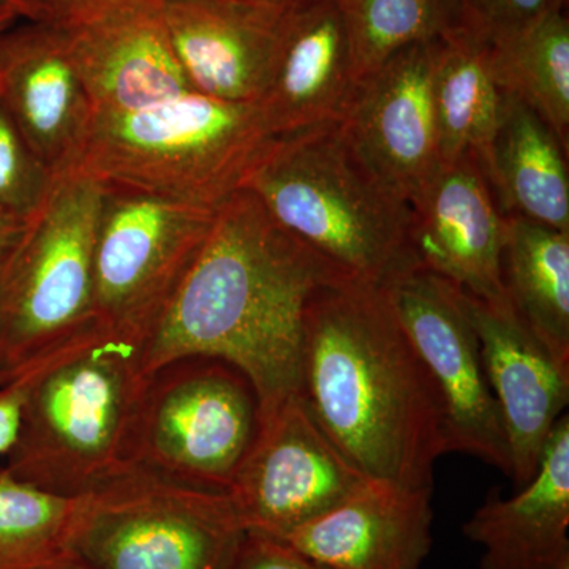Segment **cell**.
<instances>
[{
	"instance_id": "6da1fadb",
	"label": "cell",
	"mask_w": 569,
	"mask_h": 569,
	"mask_svg": "<svg viewBox=\"0 0 569 569\" xmlns=\"http://www.w3.org/2000/svg\"><path fill=\"white\" fill-rule=\"evenodd\" d=\"M346 277L284 230L249 189L217 211L203 249L144 343L148 376L190 356L222 359L257 392L260 413L301 395L305 316Z\"/></svg>"
},
{
	"instance_id": "7a4b0ae2",
	"label": "cell",
	"mask_w": 569,
	"mask_h": 569,
	"mask_svg": "<svg viewBox=\"0 0 569 569\" xmlns=\"http://www.w3.org/2000/svg\"><path fill=\"white\" fill-rule=\"evenodd\" d=\"M301 396L365 477L432 489L448 452L443 407L383 287L340 277L312 296Z\"/></svg>"
},
{
	"instance_id": "3957f363",
	"label": "cell",
	"mask_w": 569,
	"mask_h": 569,
	"mask_svg": "<svg viewBox=\"0 0 569 569\" xmlns=\"http://www.w3.org/2000/svg\"><path fill=\"white\" fill-rule=\"evenodd\" d=\"M144 337L93 318L62 340L29 392L6 470L62 496H84L132 463L144 395Z\"/></svg>"
},
{
	"instance_id": "277c9868",
	"label": "cell",
	"mask_w": 569,
	"mask_h": 569,
	"mask_svg": "<svg viewBox=\"0 0 569 569\" xmlns=\"http://www.w3.org/2000/svg\"><path fill=\"white\" fill-rule=\"evenodd\" d=\"M244 189L342 276L385 287L418 268L410 204L372 173L340 122L276 138Z\"/></svg>"
},
{
	"instance_id": "5b68a950",
	"label": "cell",
	"mask_w": 569,
	"mask_h": 569,
	"mask_svg": "<svg viewBox=\"0 0 569 569\" xmlns=\"http://www.w3.org/2000/svg\"><path fill=\"white\" fill-rule=\"evenodd\" d=\"M260 103L187 92L129 112H96L78 171L179 203L220 209L274 142Z\"/></svg>"
},
{
	"instance_id": "8992f818",
	"label": "cell",
	"mask_w": 569,
	"mask_h": 569,
	"mask_svg": "<svg viewBox=\"0 0 569 569\" xmlns=\"http://www.w3.org/2000/svg\"><path fill=\"white\" fill-rule=\"evenodd\" d=\"M102 198V183L81 171L56 179L0 260V373L32 361L96 318Z\"/></svg>"
},
{
	"instance_id": "52a82bcc",
	"label": "cell",
	"mask_w": 569,
	"mask_h": 569,
	"mask_svg": "<svg viewBox=\"0 0 569 569\" xmlns=\"http://www.w3.org/2000/svg\"><path fill=\"white\" fill-rule=\"evenodd\" d=\"M244 531L227 492L130 463L84 493L71 552L93 569H224Z\"/></svg>"
},
{
	"instance_id": "ba28073f",
	"label": "cell",
	"mask_w": 569,
	"mask_h": 569,
	"mask_svg": "<svg viewBox=\"0 0 569 569\" xmlns=\"http://www.w3.org/2000/svg\"><path fill=\"white\" fill-rule=\"evenodd\" d=\"M260 422L249 378L222 359L190 356L148 378L132 463L192 488L228 492Z\"/></svg>"
},
{
	"instance_id": "9c48e42d",
	"label": "cell",
	"mask_w": 569,
	"mask_h": 569,
	"mask_svg": "<svg viewBox=\"0 0 569 569\" xmlns=\"http://www.w3.org/2000/svg\"><path fill=\"white\" fill-rule=\"evenodd\" d=\"M217 211L103 186L93 258L96 317L148 340L203 249Z\"/></svg>"
},
{
	"instance_id": "30bf717a",
	"label": "cell",
	"mask_w": 569,
	"mask_h": 569,
	"mask_svg": "<svg viewBox=\"0 0 569 569\" xmlns=\"http://www.w3.org/2000/svg\"><path fill=\"white\" fill-rule=\"evenodd\" d=\"M383 288L440 397L448 452L473 456L509 477L503 417L460 288L421 268Z\"/></svg>"
},
{
	"instance_id": "8fae6325",
	"label": "cell",
	"mask_w": 569,
	"mask_h": 569,
	"mask_svg": "<svg viewBox=\"0 0 569 569\" xmlns=\"http://www.w3.org/2000/svg\"><path fill=\"white\" fill-rule=\"evenodd\" d=\"M369 481L296 395L260 413L257 436L227 493L244 530L283 538Z\"/></svg>"
},
{
	"instance_id": "7c38bea8",
	"label": "cell",
	"mask_w": 569,
	"mask_h": 569,
	"mask_svg": "<svg viewBox=\"0 0 569 569\" xmlns=\"http://www.w3.org/2000/svg\"><path fill=\"white\" fill-rule=\"evenodd\" d=\"M460 293L503 417L509 478L520 489L537 473L553 427L568 407L569 370L557 365L507 295L485 299Z\"/></svg>"
},
{
	"instance_id": "4fadbf2b",
	"label": "cell",
	"mask_w": 569,
	"mask_h": 569,
	"mask_svg": "<svg viewBox=\"0 0 569 569\" xmlns=\"http://www.w3.org/2000/svg\"><path fill=\"white\" fill-rule=\"evenodd\" d=\"M54 26L96 112L142 110L193 91L159 0L121 3Z\"/></svg>"
},
{
	"instance_id": "5bb4252c",
	"label": "cell",
	"mask_w": 569,
	"mask_h": 569,
	"mask_svg": "<svg viewBox=\"0 0 569 569\" xmlns=\"http://www.w3.org/2000/svg\"><path fill=\"white\" fill-rule=\"evenodd\" d=\"M440 40L397 52L359 82L340 122L367 167L408 204L438 167L432 78Z\"/></svg>"
},
{
	"instance_id": "9a60e30c",
	"label": "cell",
	"mask_w": 569,
	"mask_h": 569,
	"mask_svg": "<svg viewBox=\"0 0 569 569\" xmlns=\"http://www.w3.org/2000/svg\"><path fill=\"white\" fill-rule=\"evenodd\" d=\"M410 208L418 268L478 298L507 295L501 279L507 216L477 153L438 163Z\"/></svg>"
},
{
	"instance_id": "2e32d148",
	"label": "cell",
	"mask_w": 569,
	"mask_h": 569,
	"mask_svg": "<svg viewBox=\"0 0 569 569\" xmlns=\"http://www.w3.org/2000/svg\"><path fill=\"white\" fill-rule=\"evenodd\" d=\"M0 103L56 179L78 171L96 110L54 24L0 37Z\"/></svg>"
},
{
	"instance_id": "e0dca14e",
	"label": "cell",
	"mask_w": 569,
	"mask_h": 569,
	"mask_svg": "<svg viewBox=\"0 0 569 569\" xmlns=\"http://www.w3.org/2000/svg\"><path fill=\"white\" fill-rule=\"evenodd\" d=\"M162 14L194 92L231 103L263 99L279 62L288 10L244 0H162Z\"/></svg>"
},
{
	"instance_id": "ac0fdd59",
	"label": "cell",
	"mask_w": 569,
	"mask_h": 569,
	"mask_svg": "<svg viewBox=\"0 0 569 569\" xmlns=\"http://www.w3.org/2000/svg\"><path fill=\"white\" fill-rule=\"evenodd\" d=\"M432 489L372 481L280 538L328 569H421L432 548Z\"/></svg>"
},
{
	"instance_id": "d6986e66",
	"label": "cell",
	"mask_w": 569,
	"mask_h": 569,
	"mask_svg": "<svg viewBox=\"0 0 569 569\" xmlns=\"http://www.w3.org/2000/svg\"><path fill=\"white\" fill-rule=\"evenodd\" d=\"M358 89L350 37L336 0H309L288 10L274 78L258 102L274 137L342 122Z\"/></svg>"
},
{
	"instance_id": "ffe728a7",
	"label": "cell",
	"mask_w": 569,
	"mask_h": 569,
	"mask_svg": "<svg viewBox=\"0 0 569 569\" xmlns=\"http://www.w3.org/2000/svg\"><path fill=\"white\" fill-rule=\"evenodd\" d=\"M569 419L553 427L535 477L516 496L490 493L463 526L482 548L479 569L569 565Z\"/></svg>"
},
{
	"instance_id": "44dd1931",
	"label": "cell",
	"mask_w": 569,
	"mask_h": 569,
	"mask_svg": "<svg viewBox=\"0 0 569 569\" xmlns=\"http://www.w3.org/2000/svg\"><path fill=\"white\" fill-rule=\"evenodd\" d=\"M567 146L511 93L478 160L505 216L526 217L569 233Z\"/></svg>"
},
{
	"instance_id": "7402d4cb",
	"label": "cell",
	"mask_w": 569,
	"mask_h": 569,
	"mask_svg": "<svg viewBox=\"0 0 569 569\" xmlns=\"http://www.w3.org/2000/svg\"><path fill=\"white\" fill-rule=\"evenodd\" d=\"M501 279L523 323L569 370V233L507 216Z\"/></svg>"
},
{
	"instance_id": "603a6c76",
	"label": "cell",
	"mask_w": 569,
	"mask_h": 569,
	"mask_svg": "<svg viewBox=\"0 0 569 569\" xmlns=\"http://www.w3.org/2000/svg\"><path fill=\"white\" fill-rule=\"evenodd\" d=\"M438 163L482 153L496 132L503 91L496 80L490 43L466 26L438 43L432 78Z\"/></svg>"
},
{
	"instance_id": "cb8c5ba5",
	"label": "cell",
	"mask_w": 569,
	"mask_h": 569,
	"mask_svg": "<svg viewBox=\"0 0 569 569\" xmlns=\"http://www.w3.org/2000/svg\"><path fill=\"white\" fill-rule=\"evenodd\" d=\"M501 91L537 112L568 148L569 21L563 9L548 11L526 31L490 44Z\"/></svg>"
},
{
	"instance_id": "d4e9b609",
	"label": "cell",
	"mask_w": 569,
	"mask_h": 569,
	"mask_svg": "<svg viewBox=\"0 0 569 569\" xmlns=\"http://www.w3.org/2000/svg\"><path fill=\"white\" fill-rule=\"evenodd\" d=\"M359 82L397 52L468 26L463 0H336Z\"/></svg>"
},
{
	"instance_id": "484cf974",
	"label": "cell",
	"mask_w": 569,
	"mask_h": 569,
	"mask_svg": "<svg viewBox=\"0 0 569 569\" xmlns=\"http://www.w3.org/2000/svg\"><path fill=\"white\" fill-rule=\"evenodd\" d=\"M84 496H62L0 470V569H43L73 556Z\"/></svg>"
},
{
	"instance_id": "4316f807",
	"label": "cell",
	"mask_w": 569,
	"mask_h": 569,
	"mask_svg": "<svg viewBox=\"0 0 569 569\" xmlns=\"http://www.w3.org/2000/svg\"><path fill=\"white\" fill-rule=\"evenodd\" d=\"M54 181L0 103V213L28 222Z\"/></svg>"
},
{
	"instance_id": "83f0119b",
	"label": "cell",
	"mask_w": 569,
	"mask_h": 569,
	"mask_svg": "<svg viewBox=\"0 0 569 569\" xmlns=\"http://www.w3.org/2000/svg\"><path fill=\"white\" fill-rule=\"evenodd\" d=\"M567 0H466L468 26L490 44L526 31L548 11L563 9Z\"/></svg>"
},
{
	"instance_id": "f1b7e54d",
	"label": "cell",
	"mask_w": 569,
	"mask_h": 569,
	"mask_svg": "<svg viewBox=\"0 0 569 569\" xmlns=\"http://www.w3.org/2000/svg\"><path fill=\"white\" fill-rule=\"evenodd\" d=\"M58 346L17 369L0 373V456H9L17 445L29 392Z\"/></svg>"
},
{
	"instance_id": "f546056e",
	"label": "cell",
	"mask_w": 569,
	"mask_h": 569,
	"mask_svg": "<svg viewBox=\"0 0 569 569\" xmlns=\"http://www.w3.org/2000/svg\"><path fill=\"white\" fill-rule=\"evenodd\" d=\"M224 569H328L283 539L246 530Z\"/></svg>"
},
{
	"instance_id": "4dcf8cb0",
	"label": "cell",
	"mask_w": 569,
	"mask_h": 569,
	"mask_svg": "<svg viewBox=\"0 0 569 569\" xmlns=\"http://www.w3.org/2000/svg\"><path fill=\"white\" fill-rule=\"evenodd\" d=\"M24 2L31 7L36 21L62 24V22L88 17L96 11L121 6V3L140 2V0H24Z\"/></svg>"
},
{
	"instance_id": "1f68e13d",
	"label": "cell",
	"mask_w": 569,
	"mask_h": 569,
	"mask_svg": "<svg viewBox=\"0 0 569 569\" xmlns=\"http://www.w3.org/2000/svg\"><path fill=\"white\" fill-rule=\"evenodd\" d=\"M24 224L26 222H20V220H14L0 213V260H2L3 254L9 252L13 242L17 241Z\"/></svg>"
},
{
	"instance_id": "d6a6232c",
	"label": "cell",
	"mask_w": 569,
	"mask_h": 569,
	"mask_svg": "<svg viewBox=\"0 0 569 569\" xmlns=\"http://www.w3.org/2000/svg\"><path fill=\"white\" fill-rule=\"evenodd\" d=\"M20 20H24V18H22L17 10L0 3V37L9 31V29L13 28V26Z\"/></svg>"
},
{
	"instance_id": "836d02e7",
	"label": "cell",
	"mask_w": 569,
	"mask_h": 569,
	"mask_svg": "<svg viewBox=\"0 0 569 569\" xmlns=\"http://www.w3.org/2000/svg\"><path fill=\"white\" fill-rule=\"evenodd\" d=\"M244 2L254 3V6L269 7V9L290 10L302 6L309 0H244Z\"/></svg>"
},
{
	"instance_id": "e575fe53",
	"label": "cell",
	"mask_w": 569,
	"mask_h": 569,
	"mask_svg": "<svg viewBox=\"0 0 569 569\" xmlns=\"http://www.w3.org/2000/svg\"><path fill=\"white\" fill-rule=\"evenodd\" d=\"M0 3H3V6L11 7V9L17 10L18 13H20L21 17L24 18V20L36 21V14H33L31 7H29L28 3L24 2V0H0Z\"/></svg>"
},
{
	"instance_id": "d590c367",
	"label": "cell",
	"mask_w": 569,
	"mask_h": 569,
	"mask_svg": "<svg viewBox=\"0 0 569 569\" xmlns=\"http://www.w3.org/2000/svg\"><path fill=\"white\" fill-rule=\"evenodd\" d=\"M43 569H93V568L88 567V565H86L84 561H81L80 559H77V557L71 556V557H67V559H63L61 561H56V563H52V565H50V567H47Z\"/></svg>"
},
{
	"instance_id": "8d00e7d4",
	"label": "cell",
	"mask_w": 569,
	"mask_h": 569,
	"mask_svg": "<svg viewBox=\"0 0 569 569\" xmlns=\"http://www.w3.org/2000/svg\"><path fill=\"white\" fill-rule=\"evenodd\" d=\"M561 569H569V565H567V567H563V568H561Z\"/></svg>"
},
{
	"instance_id": "74e56055",
	"label": "cell",
	"mask_w": 569,
	"mask_h": 569,
	"mask_svg": "<svg viewBox=\"0 0 569 569\" xmlns=\"http://www.w3.org/2000/svg\"><path fill=\"white\" fill-rule=\"evenodd\" d=\"M463 3H466V0H463Z\"/></svg>"
}]
</instances>
